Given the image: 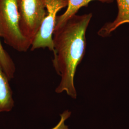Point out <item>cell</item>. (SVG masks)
<instances>
[{"mask_svg":"<svg viewBox=\"0 0 129 129\" xmlns=\"http://www.w3.org/2000/svg\"><path fill=\"white\" fill-rule=\"evenodd\" d=\"M118 6V14L112 22L106 23L98 31L100 37H108L120 25L129 23V0H116Z\"/></svg>","mask_w":129,"mask_h":129,"instance_id":"obj_5","label":"cell"},{"mask_svg":"<svg viewBox=\"0 0 129 129\" xmlns=\"http://www.w3.org/2000/svg\"><path fill=\"white\" fill-rule=\"evenodd\" d=\"M94 1L106 3H110L114 1V0H69L67 9L64 13L56 16L55 27L58 26L64 23L69 19L76 14L81 8L87 6L89 3Z\"/></svg>","mask_w":129,"mask_h":129,"instance_id":"obj_7","label":"cell"},{"mask_svg":"<svg viewBox=\"0 0 129 129\" xmlns=\"http://www.w3.org/2000/svg\"><path fill=\"white\" fill-rule=\"evenodd\" d=\"M17 4L21 32L32 44L46 15L45 0H17Z\"/></svg>","mask_w":129,"mask_h":129,"instance_id":"obj_3","label":"cell"},{"mask_svg":"<svg viewBox=\"0 0 129 129\" xmlns=\"http://www.w3.org/2000/svg\"><path fill=\"white\" fill-rule=\"evenodd\" d=\"M17 0H0V37L6 44L20 52H26L31 43L19 27Z\"/></svg>","mask_w":129,"mask_h":129,"instance_id":"obj_2","label":"cell"},{"mask_svg":"<svg viewBox=\"0 0 129 129\" xmlns=\"http://www.w3.org/2000/svg\"><path fill=\"white\" fill-rule=\"evenodd\" d=\"M9 79L0 66V112L11 111L14 106Z\"/></svg>","mask_w":129,"mask_h":129,"instance_id":"obj_6","label":"cell"},{"mask_svg":"<svg viewBox=\"0 0 129 129\" xmlns=\"http://www.w3.org/2000/svg\"><path fill=\"white\" fill-rule=\"evenodd\" d=\"M92 17L91 13L77 15L55 27L53 34V64L61 81L55 92H65L76 99L77 93L74 84L77 68L83 59L87 43L86 33Z\"/></svg>","mask_w":129,"mask_h":129,"instance_id":"obj_1","label":"cell"},{"mask_svg":"<svg viewBox=\"0 0 129 129\" xmlns=\"http://www.w3.org/2000/svg\"><path fill=\"white\" fill-rule=\"evenodd\" d=\"M69 0H45L46 14L37 36L33 41L31 50L47 48L53 52V34L55 27L56 14L67 7Z\"/></svg>","mask_w":129,"mask_h":129,"instance_id":"obj_4","label":"cell"},{"mask_svg":"<svg viewBox=\"0 0 129 129\" xmlns=\"http://www.w3.org/2000/svg\"><path fill=\"white\" fill-rule=\"evenodd\" d=\"M0 66L10 80L14 78L15 66L12 58L4 48L0 39Z\"/></svg>","mask_w":129,"mask_h":129,"instance_id":"obj_8","label":"cell"}]
</instances>
